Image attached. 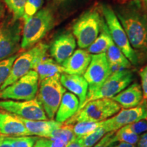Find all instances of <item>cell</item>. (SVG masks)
Here are the masks:
<instances>
[{"mask_svg": "<svg viewBox=\"0 0 147 147\" xmlns=\"http://www.w3.org/2000/svg\"><path fill=\"white\" fill-rule=\"evenodd\" d=\"M116 15L134 50L147 52V12L140 1L119 8Z\"/></svg>", "mask_w": 147, "mask_h": 147, "instance_id": "1", "label": "cell"}, {"mask_svg": "<svg viewBox=\"0 0 147 147\" xmlns=\"http://www.w3.org/2000/svg\"><path fill=\"white\" fill-rule=\"evenodd\" d=\"M55 18L52 10L45 8L24 21L21 49H28L36 45L54 26Z\"/></svg>", "mask_w": 147, "mask_h": 147, "instance_id": "2", "label": "cell"}, {"mask_svg": "<svg viewBox=\"0 0 147 147\" xmlns=\"http://www.w3.org/2000/svg\"><path fill=\"white\" fill-rule=\"evenodd\" d=\"M121 108L120 105L113 99H98L87 103L64 124L72 125L78 122H101L116 115Z\"/></svg>", "mask_w": 147, "mask_h": 147, "instance_id": "3", "label": "cell"}, {"mask_svg": "<svg viewBox=\"0 0 147 147\" xmlns=\"http://www.w3.org/2000/svg\"><path fill=\"white\" fill-rule=\"evenodd\" d=\"M49 49V45L40 42L18 57L14 61L10 75L3 82L0 90L10 85L29 71L34 70L38 62L45 57Z\"/></svg>", "mask_w": 147, "mask_h": 147, "instance_id": "4", "label": "cell"}, {"mask_svg": "<svg viewBox=\"0 0 147 147\" xmlns=\"http://www.w3.org/2000/svg\"><path fill=\"white\" fill-rule=\"evenodd\" d=\"M61 74L40 81L37 98L41 103L47 117L53 120L57 111L65 89L60 81Z\"/></svg>", "mask_w": 147, "mask_h": 147, "instance_id": "5", "label": "cell"}, {"mask_svg": "<svg viewBox=\"0 0 147 147\" xmlns=\"http://www.w3.org/2000/svg\"><path fill=\"white\" fill-rule=\"evenodd\" d=\"M104 21L96 10H90L74 24L72 33L80 49H87L94 42L102 29Z\"/></svg>", "mask_w": 147, "mask_h": 147, "instance_id": "6", "label": "cell"}, {"mask_svg": "<svg viewBox=\"0 0 147 147\" xmlns=\"http://www.w3.org/2000/svg\"><path fill=\"white\" fill-rule=\"evenodd\" d=\"M102 12L114 44L122 51L130 63L136 65L138 63L137 53L130 45L126 33L115 11L109 5H103Z\"/></svg>", "mask_w": 147, "mask_h": 147, "instance_id": "7", "label": "cell"}, {"mask_svg": "<svg viewBox=\"0 0 147 147\" xmlns=\"http://www.w3.org/2000/svg\"><path fill=\"white\" fill-rule=\"evenodd\" d=\"M39 76L35 70H31L16 81L0 90V99L25 101L34 99L39 88Z\"/></svg>", "mask_w": 147, "mask_h": 147, "instance_id": "8", "label": "cell"}, {"mask_svg": "<svg viewBox=\"0 0 147 147\" xmlns=\"http://www.w3.org/2000/svg\"><path fill=\"white\" fill-rule=\"evenodd\" d=\"M133 78V73L127 69L114 71L98 89L87 97L78 110L91 101L103 98L112 99L127 87L131 83Z\"/></svg>", "mask_w": 147, "mask_h": 147, "instance_id": "9", "label": "cell"}, {"mask_svg": "<svg viewBox=\"0 0 147 147\" xmlns=\"http://www.w3.org/2000/svg\"><path fill=\"white\" fill-rule=\"evenodd\" d=\"M21 38L19 20H5L0 23V61L14 55L19 50Z\"/></svg>", "mask_w": 147, "mask_h": 147, "instance_id": "10", "label": "cell"}, {"mask_svg": "<svg viewBox=\"0 0 147 147\" xmlns=\"http://www.w3.org/2000/svg\"><path fill=\"white\" fill-rule=\"evenodd\" d=\"M112 70L105 53L91 55V62L83 75L89 85L87 96L94 93L102 85L112 74Z\"/></svg>", "mask_w": 147, "mask_h": 147, "instance_id": "11", "label": "cell"}, {"mask_svg": "<svg viewBox=\"0 0 147 147\" xmlns=\"http://www.w3.org/2000/svg\"><path fill=\"white\" fill-rule=\"evenodd\" d=\"M0 110L31 121L49 120L41 103L37 97L30 100H1Z\"/></svg>", "mask_w": 147, "mask_h": 147, "instance_id": "12", "label": "cell"}, {"mask_svg": "<svg viewBox=\"0 0 147 147\" xmlns=\"http://www.w3.org/2000/svg\"><path fill=\"white\" fill-rule=\"evenodd\" d=\"M147 111L146 103L141 102L131 108H123L110 118L100 122V126L106 131H117L123 127L145 119Z\"/></svg>", "mask_w": 147, "mask_h": 147, "instance_id": "13", "label": "cell"}, {"mask_svg": "<svg viewBox=\"0 0 147 147\" xmlns=\"http://www.w3.org/2000/svg\"><path fill=\"white\" fill-rule=\"evenodd\" d=\"M76 47V38L71 33H65L57 37L49 47L50 53L54 60L62 64L74 52Z\"/></svg>", "mask_w": 147, "mask_h": 147, "instance_id": "14", "label": "cell"}, {"mask_svg": "<svg viewBox=\"0 0 147 147\" xmlns=\"http://www.w3.org/2000/svg\"><path fill=\"white\" fill-rule=\"evenodd\" d=\"M0 135L5 137L32 136L19 117L0 110Z\"/></svg>", "mask_w": 147, "mask_h": 147, "instance_id": "15", "label": "cell"}, {"mask_svg": "<svg viewBox=\"0 0 147 147\" xmlns=\"http://www.w3.org/2000/svg\"><path fill=\"white\" fill-rule=\"evenodd\" d=\"M91 59V55L84 49H78L62 63L64 73L82 76Z\"/></svg>", "mask_w": 147, "mask_h": 147, "instance_id": "16", "label": "cell"}, {"mask_svg": "<svg viewBox=\"0 0 147 147\" xmlns=\"http://www.w3.org/2000/svg\"><path fill=\"white\" fill-rule=\"evenodd\" d=\"M60 81L65 89H67L78 97L80 107L87 96L89 85L84 76L80 75L61 74Z\"/></svg>", "mask_w": 147, "mask_h": 147, "instance_id": "17", "label": "cell"}, {"mask_svg": "<svg viewBox=\"0 0 147 147\" xmlns=\"http://www.w3.org/2000/svg\"><path fill=\"white\" fill-rule=\"evenodd\" d=\"M112 99L121 107L125 109L136 107L143 100L142 88L138 83L135 82L130 84Z\"/></svg>", "mask_w": 147, "mask_h": 147, "instance_id": "18", "label": "cell"}, {"mask_svg": "<svg viewBox=\"0 0 147 147\" xmlns=\"http://www.w3.org/2000/svg\"><path fill=\"white\" fill-rule=\"evenodd\" d=\"M80 102L76 95L69 92H65L55 115V120L59 123H65L78 111Z\"/></svg>", "mask_w": 147, "mask_h": 147, "instance_id": "19", "label": "cell"}, {"mask_svg": "<svg viewBox=\"0 0 147 147\" xmlns=\"http://www.w3.org/2000/svg\"><path fill=\"white\" fill-rule=\"evenodd\" d=\"M32 136L49 138L54 130L61 127L63 123L53 120L31 121L20 117Z\"/></svg>", "mask_w": 147, "mask_h": 147, "instance_id": "20", "label": "cell"}, {"mask_svg": "<svg viewBox=\"0 0 147 147\" xmlns=\"http://www.w3.org/2000/svg\"><path fill=\"white\" fill-rule=\"evenodd\" d=\"M34 70L38 74L40 81L54 76L57 74L64 73L63 66L60 65V64L57 63L53 59L46 57L38 62Z\"/></svg>", "mask_w": 147, "mask_h": 147, "instance_id": "21", "label": "cell"}, {"mask_svg": "<svg viewBox=\"0 0 147 147\" xmlns=\"http://www.w3.org/2000/svg\"><path fill=\"white\" fill-rule=\"evenodd\" d=\"M76 138L72 125H62L51 133L49 139L53 142V147H65Z\"/></svg>", "mask_w": 147, "mask_h": 147, "instance_id": "22", "label": "cell"}, {"mask_svg": "<svg viewBox=\"0 0 147 147\" xmlns=\"http://www.w3.org/2000/svg\"><path fill=\"white\" fill-rule=\"evenodd\" d=\"M111 36L108 32L106 23H103L102 33L94 40V42L87 48V51L90 54L96 55L106 53L108 47L113 43Z\"/></svg>", "mask_w": 147, "mask_h": 147, "instance_id": "23", "label": "cell"}, {"mask_svg": "<svg viewBox=\"0 0 147 147\" xmlns=\"http://www.w3.org/2000/svg\"><path fill=\"white\" fill-rule=\"evenodd\" d=\"M106 54L111 68L117 67L119 68L128 69L131 67V63L114 42L108 47Z\"/></svg>", "mask_w": 147, "mask_h": 147, "instance_id": "24", "label": "cell"}, {"mask_svg": "<svg viewBox=\"0 0 147 147\" xmlns=\"http://www.w3.org/2000/svg\"><path fill=\"white\" fill-rule=\"evenodd\" d=\"M27 0H4L7 7L12 12L14 21L23 18Z\"/></svg>", "mask_w": 147, "mask_h": 147, "instance_id": "25", "label": "cell"}, {"mask_svg": "<svg viewBox=\"0 0 147 147\" xmlns=\"http://www.w3.org/2000/svg\"><path fill=\"white\" fill-rule=\"evenodd\" d=\"M115 139L117 142H123L132 145L136 144L140 139V136L129 131L123 127L115 134Z\"/></svg>", "mask_w": 147, "mask_h": 147, "instance_id": "26", "label": "cell"}, {"mask_svg": "<svg viewBox=\"0 0 147 147\" xmlns=\"http://www.w3.org/2000/svg\"><path fill=\"white\" fill-rule=\"evenodd\" d=\"M100 126V122H78L73 126V131L78 138L92 133Z\"/></svg>", "mask_w": 147, "mask_h": 147, "instance_id": "27", "label": "cell"}, {"mask_svg": "<svg viewBox=\"0 0 147 147\" xmlns=\"http://www.w3.org/2000/svg\"><path fill=\"white\" fill-rule=\"evenodd\" d=\"M107 133L105 130L100 126L92 133L78 138L80 139V142L83 147H93Z\"/></svg>", "mask_w": 147, "mask_h": 147, "instance_id": "28", "label": "cell"}, {"mask_svg": "<svg viewBox=\"0 0 147 147\" xmlns=\"http://www.w3.org/2000/svg\"><path fill=\"white\" fill-rule=\"evenodd\" d=\"M17 57L18 55H14L6 59L0 61V88L10 75L12 66Z\"/></svg>", "mask_w": 147, "mask_h": 147, "instance_id": "29", "label": "cell"}, {"mask_svg": "<svg viewBox=\"0 0 147 147\" xmlns=\"http://www.w3.org/2000/svg\"><path fill=\"white\" fill-rule=\"evenodd\" d=\"M12 147H33L38 137L36 136H21L7 137Z\"/></svg>", "mask_w": 147, "mask_h": 147, "instance_id": "30", "label": "cell"}, {"mask_svg": "<svg viewBox=\"0 0 147 147\" xmlns=\"http://www.w3.org/2000/svg\"><path fill=\"white\" fill-rule=\"evenodd\" d=\"M43 0H27L25 8V12L23 16V21L34 16L41 8Z\"/></svg>", "mask_w": 147, "mask_h": 147, "instance_id": "31", "label": "cell"}, {"mask_svg": "<svg viewBox=\"0 0 147 147\" xmlns=\"http://www.w3.org/2000/svg\"><path fill=\"white\" fill-rule=\"evenodd\" d=\"M124 127L138 135L144 134L147 131V121L146 119H142L137 122L124 126Z\"/></svg>", "mask_w": 147, "mask_h": 147, "instance_id": "32", "label": "cell"}, {"mask_svg": "<svg viewBox=\"0 0 147 147\" xmlns=\"http://www.w3.org/2000/svg\"><path fill=\"white\" fill-rule=\"evenodd\" d=\"M115 131L108 132L93 147H115L117 144L115 139Z\"/></svg>", "mask_w": 147, "mask_h": 147, "instance_id": "33", "label": "cell"}, {"mask_svg": "<svg viewBox=\"0 0 147 147\" xmlns=\"http://www.w3.org/2000/svg\"><path fill=\"white\" fill-rule=\"evenodd\" d=\"M141 79V88H142L143 99L147 100V65L140 71Z\"/></svg>", "mask_w": 147, "mask_h": 147, "instance_id": "34", "label": "cell"}, {"mask_svg": "<svg viewBox=\"0 0 147 147\" xmlns=\"http://www.w3.org/2000/svg\"><path fill=\"white\" fill-rule=\"evenodd\" d=\"M33 147H53V142L51 139L47 138H38Z\"/></svg>", "mask_w": 147, "mask_h": 147, "instance_id": "35", "label": "cell"}, {"mask_svg": "<svg viewBox=\"0 0 147 147\" xmlns=\"http://www.w3.org/2000/svg\"><path fill=\"white\" fill-rule=\"evenodd\" d=\"M138 147H147V131L140 137Z\"/></svg>", "mask_w": 147, "mask_h": 147, "instance_id": "36", "label": "cell"}, {"mask_svg": "<svg viewBox=\"0 0 147 147\" xmlns=\"http://www.w3.org/2000/svg\"><path fill=\"white\" fill-rule=\"evenodd\" d=\"M0 147H12V145L8 141L7 137L0 136Z\"/></svg>", "mask_w": 147, "mask_h": 147, "instance_id": "37", "label": "cell"}, {"mask_svg": "<svg viewBox=\"0 0 147 147\" xmlns=\"http://www.w3.org/2000/svg\"><path fill=\"white\" fill-rule=\"evenodd\" d=\"M65 147H83V146H82L81 142H80V139L76 138L74 140H73L72 142L69 143Z\"/></svg>", "mask_w": 147, "mask_h": 147, "instance_id": "38", "label": "cell"}, {"mask_svg": "<svg viewBox=\"0 0 147 147\" xmlns=\"http://www.w3.org/2000/svg\"><path fill=\"white\" fill-rule=\"evenodd\" d=\"M5 14V7L1 0H0V19L3 17Z\"/></svg>", "mask_w": 147, "mask_h": 147, "instance_id": "39", "label": "cell"}, {"mask_svg": "<svg viewBox=\"0 0 147 147\" xmlns=\"http://www.w3.org/2000/svg\"><path fill=\"white\" fill-rule=\"evenodd\" d=\"M115 147H135V145L127 144V143L123 142H119L115 145Z\"/></svg>", "mask_w": 147, "mask_h": 147, "instance_id": "40", "label": "cell"}, {"mask_svg": "<svg viewBox=\"0 0 147 147\" xmlns=\"http://www.w3.org/2000/svg\"><path fill=\"white\" fill-rule=\"evenodd\" d=\"M142 3H143V7L147 12V0H142Z\"/></svg>", "mask_w": 147, "mask_h": 147, "instance_id": "41", "label": "cell"}, {"mask_svg": "<svg viewBox=\"0 0 147 147\" xmlns=\"http://www.w3.org/2000/svg\"><path fill=\"white\" fill-rule=\"evenodd\" d=\"M53 1H57V2H63V1H67V0H53Z\"/></svg>", "mask_w": 147, "mask_h": 147, "instance_id": "42", "label": "cell"}, {"mask_svg": "<svg viewBox=\"0 0 147 147\" xmlns=\"http://www.w3.org/2000/svg\"><path fill=\"white\" fill-rule=\"evenodd\" d=\"M145 119L147 121V111H146V117H145Z\"/></svg>", "mask_w": 147, "mask_h": 147, "instance_id": "43", "label": "cell"}]
</instances>
